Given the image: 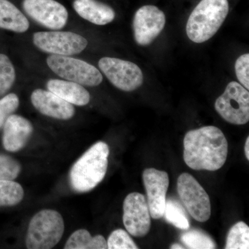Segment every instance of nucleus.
Wrapping results in <instances>:
<instances>
[{"label": "nucleus", "instance_id": "obj_1", "mask_svg": "<svg viewBox=\"0 0 249 249\" xmlns=\"http://www.w3.org/2000/svg\"><path fill=\"white\" fill-rule=\"evenodd\" d=\"M183 145V160L191 169L215 171L227 160L229 144L222 131L214 126L187 132Z\"/></svg>", "mask_w": 249, "mask_h": 249}, {"label": "nucleus", "instance_id": "obj_2", "mask_svg": "<svg viewBox=\"0 0 249 249\" xmlns=\"http://www.w3.org/2000/svg\"><path fill=\"white\" fill-rule=\"evenodd\" d=\"M109 155V146L105 142H97L88 149L70 171L73 189L78 193H86L96 188L107 173Z\"/></svg>", "mask_w": 249, "mask_h": 249}, {"label": "nucleus", "instance_id": "obj_3", "mask_svg": "<svg viewBox=\"0 0 249 249\" xmlns=\"http://www.w3.org/2000/svg\"><path fill=\"white\" fill-rule=\"evenodd\" d=\"M229 11L228 0H201L187 22L188 38L198 44L210 40L222 27Z\"/></svg>", "mask_w": 249, "mask_h": 249}, {"label": "nucleus", "instance_id": "obj_4", "mask_svg": "<svg viewBox=\"0 0 249 249\" xmlns=\"http://www.w3.org/2000/svg\"><path fill=\"white\" fill-rule=\"evenodd\" d=\"M65 224L61 214L54 210L39 211L28 228L26 245L29 249H53L61 240Z\"/></svg>", "mask_w": 249, "mask_h": 249}, {"label": "nucleus", "instance_id": "obj_5", "mask_svg": "<svg viewBox=\"0 0 249 249\" xmlns=\"http://www.w3.org/2000/svg\"><path fill=\"white\" fill-rule=\"evenodd\" d=\"M47 65L60 78L87 87H96L103 82L102 73L91 64L64 55H51Z\"/></svg>", "mask_w": 249, "mask_h": 249}, {"label": "nucleus", "instance_id": "obj_6", "mask_svg": "<svg viewBox=\"0 0 249 249\" xmlns=\"http://www.w3.org/2000/svg\"><path fill=\"white\" fill-rule=\"evenodd\" d=\"M214 108L229 124H245L249 121V92L240 83L232 81L216 100Z\"/></svg>", "mask_w": 249, "mask_h": 249}, {"label": "nucleus", "instance_id": "obj_7", "mask_svg": "<svg viewBox=\"0 0 249 249\" xmlns=\"http://www.w3.org/2000/svg\"><path fill=\"white\" fill-rule=\"evenodd\" d=\"M33 42L37 49L52 55H70L81 53L88 45L83 36L70 31H40L33 36Z\"/></svg>", "mask_w": 249, "mask_h": 249}, {"label": "nucleus", "instance_id": "obj_8", "mask_svg": "<svg viewBox=\"0 0 249 249\" xmlns=\"http://www.w3.org/2000/svg\"><path fill=\"white\" fill-rule=\"evenodd\" d=\"M178 191L181 202L192 217L199 222L209 220L211 214L209 196L194 177L188 173L180 175Z\"/></svg>", "mask_w": 249, "mask_h": 249}, {"label": "nucleus", "instance_id": "obj_9", "mask_svg": "<svg viewBox=\"0 0 249 249\" xmlns=\"http://www.w3.org/2000/svg\"><path fill=\"white\" fill-rule=\"evenodd\" d=\"M98 67L111 84L122 91H134L143 83L142 70L134 62L104 57L98 62Z\"/></svg>", "mask_w": 249, "mask_h": 249}, {"label": "nucleus", "instance_id": "obj_10", "mask_svg": "<svg viewBox=\"0 0 249 249\" xmlns=\"http://www.w3.org/2000/svg\"><path fill=\"white\" fill-rule=\"evenodd\" d=\"M22 6L31 19L49 29H62L68 20L66 8L55 0H23Z\"/></svg>", "mask_w": 249, "mask_h": 249}, {"label": "nucleus", "instance_id": "obj_11", "mask_svg": "<svg viewBox=\"0 0 249 249\" xmlns=\"http://www.w3.org/2000/svg\"><path fill=\"white\" fill-rule=\"evenodd\" d=\"M123 221L126 230L134 237H144L151 228V215L146 199L141 193H130L124 202Z\"/></svg>", "mask_w": 249, "mask_h": 249}, {"label": "nucleus", "instance_id": "obj_12", "mask_svg": "<svg viewBox=\"0 0 249 249\" xmlns=\"http://www.w3.org/2000/svg\"><path fill=\"white\" fill-rule=\"evenodd\" d=\"M164 13L152 5L142 6L134 15V40L140 46L150 45L164 29Z\"/></svg>", "mask_w": 249, "mask_h": 249}, {"label": "nucleus", "instance_id": "obj_13", "mask_svg": "<svg viewBox=\"0 0 249 249\" xmlns=\"http://www.w3.org/2000/svg\"><path fill=\"white\" fill-rule=\"evenodd\" d=\"M142 181L150 215L153 219H160L164 214L166 193L169 187L168 173L155 168H147L142 173Z\"/></svg>", "mask_w": 249, "mask_h": 249}, {"label": "nucleus", "instance_id": "obj_14", "mask_svg": "<svg viewBox=\"0 0 249 249\" xmlns=\"http://www.w3.org/2000/svg\"><path fill=\"white\" fill-rule=\"evenodd\" d=\"M31 101L39 112L53 119L69 120L75 114L73 105L50 91L42 89L34 90L31 93Z\"/></svg>", "mask_w": 249, "mask_h": 249}, {"label": "nucleus", "instance_id": "obj_15", "mask_svg": "<svg viewBox=\"0 0 249 249\" xmlns=\"http://www.w3.org/2000/svg\"><path fill=\"white\" fill-rule=\"evenodd\" d=\"M34 127L22 116L13 114L3 125L2 143L5 150L16 152L22 150L30 139Z\"/></svg>", "mask_w": 249, "mask_h": 249}, {"label": "nucleus", "instance_id": "obj_16", "mask_svg": "<svg viewBox=\"0 0 249 249\" xmlns=\"http://www.w3.org/2000/svg\"><path fill=\"white\" fill-rule=\"evenodd\" d=\"M73 8L78 16L96 25L109 24L116 16L110 6L98 0H74Z\"/></svg>", "mask_w": 249, "mask_h": 249}, {"label": "nucleus", "instance_id": "obj_17", "mask_svg": "<svg viewBox=\"0 0 249 249\" xmlns=\"http://www.w3.org/2000/svg\"><path fill=\"white\" fill-rule=\"evenodd\" d=\"M47 88L49 91L71 105L85 106L89 103V91L78 83L69 80L52 79L47 82Z\"/></svg>", "mask_w": 249, "mask_h": 249}, {"label": "nucleus", "instance_id": "obj_18", "mask_svg": "<svg viewBox=\"0 0 249 249\" xmlns=\"http://www.w3.org/2000/svg\"><path fill=\"white\" fill-rule=\"evenodd\" d=\"M29 27L27 17L17 6L9 0H0V29L22 34Z\"/></svg>", "mask_w": 249, "mask_h": 249}, {"label": "nucleus", "instance_id": "obj_19", "mask_svg": "<svg viewBox=\"0 0 249 249\" xmlns=\"http://www.w3.org/2000/svg\"><path fill=\"white\" fill-rule=\"evenodd\" d=\"M65 249H106L107 241L101 235L92 237L88 231L80 229L73 232L65 244Z\"/></svg>", "mask_w": 249, "mask_h": 249}, {"label": "nucleus", "instance_id": "obj_20", "mask_svg": "<svg viewBox=\"0 0 249 249\" xmlns=\"http://www.w3.org/2000/svg\"><path fill=\"white\" fill-rule=\"evenodd\" d=\"M24 196L19 183L13 180H0V207L16 206L22 201Z\"/></svg>", "mask_w": 249, "mask_h": 249}, {"label": "nucleus", "instance_id": "obj_21", "mask_svg": "<svg viewBox=\"0 0 249 249\" xmlns=\"http://www.w3.org/2000/svg\"><path fill=\"white\" fill-rule=\"evenodd\" d=\"M163 216L168 222L178 229L188 230L190 228L189 221L184 209L176 200L166 199Z\"/></svg>", "mask_w": 249, "mask_h": 249}, {"label": "nucleus", "instance_id": "obj_22", "mask_svg": "<svg viewBox=\"0 0 249 249\" xmlns=\"http://www.w3.org/2000/svg\"><path fill=\"white\" fill-rule=\"evenodd\" d=\"M225 249H249V227L246 223L239 222L232 226L228 233Z\"/></svg>", "mask_w": 249, "mask_h": 249}, {"label": "nucleus", "instance_id": "obj_23", "mask_svg": "<svg viewBox=\"0 0 249 249\" xmlns=\"http://www.w3.org/2000/svg\"><path fill=\"white\" fill-rule=\"evenodd\" d=\"M181 240L188 249H216L213 240L204 231L193 229L182 234Z\"/></svg>", "mask_w": 249, "mask_h": 249}, {"label": "nucleus", "instance_id": "obj_24", "mask_svg": "<svg viewBox=\"0 0 249 249\" xmlns=\"http://www.w3.org/2000/svg\"><path fill=\"white\" fill-rule=\"evenodd\" d=\"M16 79V72L12 62L5 54L0 53V96L6 94Z\"/></svg>", "mask_w": 249, "mask_h": 249}, {"label": "nucleus", "instance_id": "obj_25", "mask_svg": "<svg viewBox=\"0 0 249 249\" xmlns=\"http://www.w3.org/2000/svg\"><path fill=\"white\" fill-rule=\"evenodd\" d=\"M109 249H138L130 236L123 229H116L111 232L107 241Z\"/></svg>", "mask_w": 249, "mask_h": 249}, {"label": "nucleus", "instance_id": "obj_26", "mask_svg": "<svg viewBox=\"0 0 249 249\" xmlns=\"http://www.w3.org/2000/svg\"><path fill=\"white\" fill-rule=\"evenodd\" d=\"M21 165L9 156L0 155V180H14L19 176Z\"/></svg>", "mask_w": 249, "mask_h": 249}, {"label": "nucleus", "instance_id": "obj_27", "mask_svg": "<svg viewBox=\"0 0 249 249\" xmlns=\"http://www.w3.org/2000/svg\"><path fill=\"white\" fill-rule=\"evenodd\" d=\"M19 106V99L16 93H11L0 99V127L10 116L17 110Z\"/></svg>", "mask_w": 249, "mask_h": 249}, {"label": "nucleus", "instance_id": "obj_28", "mask_svg": "<svg viewBox=\"0 0 249 249\" xmlns=\"http://www.w3.org/2000/svg\"><path fill=\"white\" fill-rule=\"evenodd\" d=\"M236 76L242 86L249 89V54L241 55L236 60L235 65Z\"/></svg>", "mask_w": 249, "mask_h": 249}, {"label": "nucleus", "instance_id": "obj_29", "mask_svg": "<svg viewBox=\"0 0 249 249\" xmlns=\"http://www.w3.org/2000/svg\"><path fill=\"white\" fill-rule=\"evenodd\" d=\"M245 151L247 160H249V137H247L245 142Z\"/></svg>", "mask_w": 249, "mask_h": 249}, {"label": "nucleus", "instance_id": "obj_30", "mask_svg": "<svg viewBox=\"0 0 249 249\" xmlns=\"http://www.w3.org/2000/svg\"><path fill=\"white\" fill-rule=\"evenodd\" d=\"M170 249H182L183 247H181V245H178V244H174V245L171 246Z\"/></svg>", "mask_w": 249, "mask_h": 249}]
</instances>
